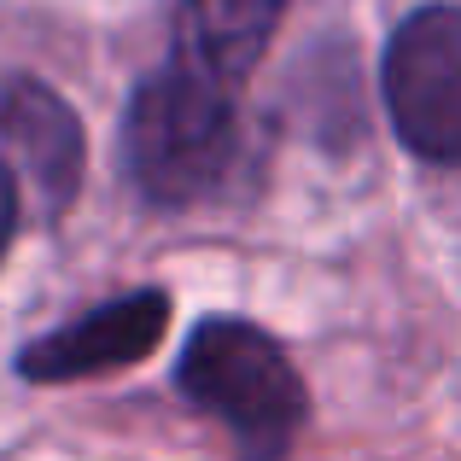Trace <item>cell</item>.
<instances>
[{
    "mask_svg": "<svg viewBox=\"0 0 461 461\" xmlns=\"http://www.w3.org/2000/svg\"><path fill=\"white\" fill-rule=\"evenodd\" d=\"M240 147V117L228 82L193 65H164L147 77L123 117V164L129 181L152 204H199L222 187Z\"/></svg>",
    "mask_w": 461,
    "mask_h": 461,
    "instance_id": "1",
    "label": "cell"
},
{
    "mask_svg": "<svg viewBox=\"0 0 461 461\" xmlns=\"http://www.w3.org/2000/svg\"><path fill=\"white\" fill-rule=\"evenodd\" d=\"M0 147L47 211H65L82 181V123L47 82L12 77L0 88Z\"/></svg>",
    "mask_w": 461,
    "mask_h": 461,
    "instance_id": "5",
    "label": "cell"
},
{
    "mask_svg": "<svg viewBox=\"0 0 461 461\" xmlns=\"http://www.w3.org/2000/svg\"><path fill=\"white\" fill-rule=\"evenodd\" d=\"M181 392L216 415L240 461H281L304 427V380L263 327L211 315L181 350Z\"/></svg>",
    "mask_w": 461,
    "mask_h": 461,
    "instance_id": "2",
    "label": "cell"
},
{
    "mask_svg": "<svg viewBox=\"0 0 461 461\" xmlns=\"http://www.w3.org/2000/svg\"><path fill=\"white\" fill-rule=\"evenodd\" d=\"M164 321H169V298L164 293H129V298H112V304L88 310L82 321H70L65 333H47L23 350V380L35 385H65V380H88V374H112V368H129L140 362L147 350L164 339Z\"/></svg>",
    "mask_w": 461,
    "mask_h": 461,
    "instance_id": "4",
    "label": "cell"
},
{
    "mask_svg": "<svg viewBox=\"0 0 461 461\" xmlns=\"http://www.w3.org/2000/svg\"><path fill=\"white\" fill-rule=\"evenodd\" d=\"M385 105L409 152L461 164V6H420L385 47Z\"/></svg>",
    "mask_w": 461,
    "mask_h": 461,
    "instance_id": "3",
    "label": "cell"
},
{
    "mask_svg": "<svg viewBox=\"0 0 461 461\" xmlns=\"http://www.w3.org/2000/svg\"><path fill=\"white\" fill-rule=\"evenodd\" d=\"M281 12H286V0H181V12H176L181 53L176 59L234 88L269 53L275 30H281Z\"/></svg>",
    "mask_w": 461,
    "mask_h": 461,
    "instance_id": "6",
    "label": "cell"
},
{
    "mask_svg": "<svg viewBox=\"0 0 461 461\" xmlns=\"http://www.w3.org/2000/svg\"><path fill=\"white\" fill-rule=\"evenodd\" d=\"M12 222H18V187H12V169L0 164V258L12 246Z\"/></svg>",
    "mask_w": 461,
    "mask_h": 461,
    "instance_id": "7",
    "label": "cell"
}]
</instances>
